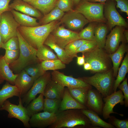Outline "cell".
Masks as SVG:
<instances>
[{"mask_svg":"<svg viewBox=\"0 0 128 128\" xmlns=\"http://www.w3.org/2000/svg\"><path fill=\"white\" fill-rule=\"evenodd\" d=\"M64 12L56 6L50 12L39 19L40 25L46 24L53 21L59 20L64 14Z\"/></svg>","mask_w":128,"mask_h":128,"instance_id":"obj_32","label":"cell"},{"mask_svg":"<svg viewBox=\"0 0 128 128\" xmlns=\"http://www.w3.org/2000/svg\"><path fill=\"white\" fill-rule=\"evenodd\" d=\"M19 50H5L4 57L7 63L9 65L18 58L19 54Z\"/></svg>","mask_w":128,"mask_h":128,"instance_id":"obj_43","label":"cell"},{"mask_svg":"<svg viewBox=\"0 0 128 128\" xmlns=\"http://www.w3.org/2000/svg\"><path fill=\"white\" fill-rule=\"evenodd\" d=\"M14 96L21 97L19 89L15 85L6 82L0 90V108L7 99Z\"/></svg>","mask_w":128,"mask_h":128,"instance_id":"obj_26","label":"cell"},{"mask_svg":"<svg viewBox=\"0 0 128 128\" xmlns=\"http://www.w3.org/2000/svg\"><path fill=\"white\" fill-rule=\"evenodd\" d=\"M73 2L75 4H78L80 0H72Z\"/></svg>","mask_w":128,"mask_h":128,"instance_id":"obj_53","label":"cell"},{"mask_svg":"<svg viewBox=\"0 0 128 128\" xmlns=\"http://www.w3.org/2000/svg\"><path fill=\"white\" fill-rule=\"evenodd\" d=\"M51 79L50 74L46 72L42 75L36 79L28 91L22 97V101L26 106L37 95L44 92L46 87Z\"/></svg>","mask_w":128,"mask_h":128,"instance_id":"obj_10","label":"cell"},{"mask_svg":"<svg viewBox=\"0 0 128 128\" xmlns=\"http://www.w3.org/2000/svg\"><path fill=\"white\" fill-rule=\"evenodd\" d=\"M3 43L2 41L1 37L0 34V49L1 48Z\"/></svg>","mask_w":128,"mask_h":128,"instance_id":"obj_52","label":"cell"},{"mask_svg":"<svg viewBox=\"0 0 128 128\" xmlns=\"http://www.w3.org/2000/svg\"><path fill=\"white\" fill-rule=\"evenodd\" d=\"M51 79L63 87L68 88L92 87V86L86 83L79 78H74L72 76H68L56 70L51 73Z\"/></svg>","mask_w":128,"mask_h":128,"instance_id":"obj_15","label":"cell"},{"mask_svg":"<svg viewBox=\"0 0 128 128\" xmlns=\"http://www.w3.org/2000/svg\"><path fill=\"white\" fill-rule=\"evenodd\" d=\"M1 14H0V27H1Z\"/></svg>","mask_w":128,"mask_h":128,"instance_id":"obj_56","label":"cell"},{"mask_svg":"<svg viewBox=\"0 0 128 128\" xmlns=\"http://www.w3.org/2000/svg\"><path fill=\"white\" fill-rule=\"evenodd\" d=\"M17 37L19 43V55L9 66L13 72L18 74L27 66L39 62L41 60L37 57V50L25 40L18 29Z\"/></svg>","mask_w":128,"mask_h":128,"instance_id":"obj_3","label":"cell"},{"mask_svg":"<svg viewBox=\"0 0 128 128\" xmlns=\"http://www.w3.org/2000/svg\"><path fill=\"white\" fill-rule=\"evenodd\" d=\"M98 47L95 41H89L81 46L77 50L76 53H82L89 52Z\"/></svg>","mask_w":128,"mask_h":128,"instance_id":"obj_42","label":"cell"},{"mask_svg":"<svg viewBox=\"0 0 128 128\" xmlns=\"http://www.w3.org/2000/svg\"><path fill=\"white\" fill-rule=\"evenodd\" d=\"M109 123L117 128H128V119L120 120L115 116H110L108 119Z\"/></svg>","mask_w":128,"mask_h":128,"instance_id":"obj_41","label":"cell"},{"mask_svg":"<svg viewBox=\"0 0 128 128\" xmlns=\"http://www.w3.org/2000/svg\"><path fill=\"white\" fill-rule=\"evenodd\" d=\"M23 0V1H24L26 2H27L30 1H31V0Z\"/></svg>","mask_w":128,"mask_h":128,"instance_id":"obj_55","label":"cell"},{"mask_svg":"<svg viewBox=\"0 0 128 128\" xmlns=\"http://www.w3.org/2000/svg\"><path fill=\"white\" fill-rule=\"evenodd\" d=\"M125 28L116 26L106 36L107 38L104 49L109 54L113 53L117 50L120 42H124L127 43L123 34Z\"/></svg>","mask_w":128,"mask_h":128,"instance_id":"obj_14","label":"cell"},{"mask_svg":"<svg viewBox=\"0 0 128 128\" xmlns=\"http://www.w3.org/2000/svg\"><path fill=\"white\" fill-rule=\"evenodd\" d=\"M11 0H0V14L9 11L11 9L9 7V3Z\"/></svg>","mask_w":128,"mask_h":128,"instance_id":"obj_47","label":"cell"},{"mask_svg":"<svg viewBox=\"0 0 128 128\" xmlns=\"http://www.w3.org/2000/svg\"><path fill=\"white\" fill-rule=\"evenodd\" d=\"M108 30L107 25L105 23H98L95 27L94 36L95 41L98 48H104Z\"/></svg>","mask_w":128,"mask_h":128,"instance_id":"obj_27","label":"cell"},{"mask_svg":"<svg viewBox=\"0 0 128 128\" xmlns=\"http://www.w3.org/2000/svg\"><path fill=\"white\" fill-rule=\"evenodd\" d=\"M114 78L112 69L105 72L96 73L92 76L79 78L89 85L94 87L103 97H105L114 92L113 87Z\"/></svg>","mask_w":128,"mask_h":128,"instance_id":"obj_4","label":"cell"},{"mask_svg":"<svg viewBox=\"0 0 128 128\" xmlns=\"http://www.w3.org/2000/svg\"><path fill=\"white\" fill-rule=\"evenodd\" d=\"M5 50H15L19 49V43L18 37H13L4 43L1 47Z\"/></svg>","mask_w":128,"mask_h":128,"instance_id":"obj_40","label":"cell"},{"mask_svg":"<svg viewBox=\"0 0 128 128\" xmlns=\"http://www.w3.org/2000/svg\"><path fill=\"white\" fill-rule=\"evenodd\" d=\"M88 26L82 30L78 33V35L81 39L88 41H95L94 36L95 27L98 23L92 22L89 23Z\"/></svg>","mask_w":128,"mask_h":128,"instance_id":"obj_35","label":"cell"},{"mask_svg":"<svg viewBox=\"0 0 128 128\" xmlns=\"http://www.w3.org/2000/svg\"><path fill=\"white\" fill-rule=\"evenodd\" d=\"M61 24L58 20L48 24L34 27L20 25L18 29L21 35L30 45L37 50L51 32Z\"/></svg>","mask_w":128,"mask_h":128,"instance_id":"obj_2","label":"cell"},{"mask_svg":"<svg viewBox=\"0 0 128 128\" xmlns=\"http://www.w3.org/2000/svg\"><path fill=\"white\" fill-rule=\"evenodd\" d=\"M84 69L86 70H90L92 69V67L91 64L89 63L85 62L83 64Z\"/></svg>","mask_w":128,"mask_h":128,"instance_id":"obj_49","label":"cell"},{"mask_svg":"<svg viewBox=\"0 0 128 128\" xmlns=\"http://www.w3.org/2000/svg\"><path fill=\"white\" fill-rule=\"evenodd\" d=\"M56 114V120L49 128H96L81 109L59 110Z\"/></svg>","mask_w":128,"mask_h":128,"instance_id":"obj_1","label":"cell"},{"mask_svg":"<svg viewBox=\"0 0 128 128\" xmlns=\"http://www.w3.org/2000/svg\"><path fill=\"white\" fill-rule=\"evenodd\" d=\"M18 74H14L4 59V56L0 55V80H5L10 84L14 85Z\"/></svg>","mask_w":128,"mask_h":128,"instance_id":"obj_24","label":"cell"},{"mask_svg":"<svg viewBox=\"0 0 128 128\" xmlns=\"http://www.w3.org/2000/svg\"><path fill=\"white\" fill-rule=\"evenodd\" d=\"M123 34L125 40L128 43V30L125 29L124 30Z\"/></svg>","mask_w":128,"mask_h":128,"instance_id":"obj_50","label":"cell"},{"mask_svg":"<svg viewBox=\"0 0 128 128\" xmlns=\"http://www.w3.org/2000/svg\"><path fill=\"white\" fill-rule=\"evenodd\" d=\"M115 6L114 0H108L105 3L104 15L109 30H111L116 26L125 28L128 27L127 23L117 11Z\"/></svg>","mask_w":128,"mask_h":128,"instance_id":"obj_8","label":"cell"},{"mask_svg":"<svg viewBox=\"0 0 128 128\" xmlns=\"http://www.w3.org/2000/svg\"><path fill=\"white\" fill-rule=\"evenodd\" d=\"M104 49L97 48L91 51L82 53L85 62L89 63L93 73L104 72L112 69L111 59Z\"/></svg>","mask_w":128,"mask_h":128,"instance_id":"obj_5","label":"cell"},{"mask_svg":"<svg viewBox=\"0 0 128 128\" xmlns=\"http://www.w3.org/2000/svg\"><path fill=\"white\" fill-rule=\"evenodd\" d=\"M64 87L51 79L44 90V96L45 98L61 100L64 93Z\"/></svg>","mask_w":128,"mask_h":128,"instance_id":"obj_21","label":"cell"},{"mask_svg":"<svg viewBox=\"0 0 128 128\" xmlns=\"http://www.w3.org/2000/svg\"><path fill=\"white\" fill-rule=\"evenodd\" d=\"M44 92L40 93L37 97L32 100L26 107L30 118L34 114L43 110L44 99Z\"/></svg>","mask_w":128,"mask_h":128,"instance_id":"obj_30","label":"cell"},{"mask_svg":"<svg viewBox=\"0 0 128 128\" xmlns=\"http://www.w3.org/2000/svg\"><path fill=\"white\" fill-rule=\"evenodd\" d=\"M56 118V113L44 111L32 115L30 118L29 123L31 127L44 128L53 124Z\"/></svg>","mask_w":128,"mask_h":128,"instance_id":"obj_16","label":"cell"},{"mask_svg":"<svg viewBox=\"0 0 128 128\" xmlns=\"http://www.w3.org/2000/svg\"><path fill=\"white\" fill-rule=\"evenodd\" d=\"M61 100L47 98L44 99V111L56 113L59 110Z\"/></svg>","mask_w":128,"mask_h":128,"instance_id":"obj_39","label":"cell"},{"mask_svg":"<svg viewBox=\"0 0 128 128\" xmlns=\"http://www.w3.org/2000/svg\"><path fill=\"white\" fill-rule=\"evenodd\" d=\"M77 64L79 65H83L85 63L84 55L83 54L81 56H77Z\"/></svg>","mask_w":128,"mask_h":128,"instance_id":"obj_48","label":"cell"},{"mask_svg":"<svg viewBox=\"0 0 128 128\" xmlns=\"http://www.w3.org/2000/svg\"><path fill=\"white\" fill-rule=\"evenodd\" d=\"M9 8L39 19L43 15L37 9L23 0H14L9 4Z\"/></svg>","mask_w":128,"mask_h":128,"instance_id":"obj_18","label":"cell"},{"mask_svg":"<svg viewBox=\"0 0 128 128\" xmlns=\"http://www.w3.org/2000/svg\"><path fill=\"white\" fill-rule=\"evenodd\" d=\"M72 0H58L55 6L64 12L72 10Z\"/></svg>","mask_w":128,"mask_h":128,"instance_id":"obj_44","label":"cell"},{"mask_svg":"<svg viewBox=\"0 0 128 128\" xmlns=\"http://www.w3.org/2000/svg\"><path fill=\"white\" fill-rule=\"evenodd\" d=\"M102 96L97 90L91 88L89 90L86 106L87 109L98 114L102 115L104 103Z\"/></svg>","mask_w":128,"mask_h":128,"instance_id":"obj_17","label":"cell"},{"mask_svg":"<svg viewBox=\"0 0 128 128\" xmlns=\"http://www.w3.org/2000/svg\"><path fill=\"white\" fill-rule=\"evenodd\" d=\"M60 22L68 29L73 31L82 29L86 25L89 23L82 14L73 10L64 14L60 19Z\"/></svg>","mask_w":128,"mask_h":128,"instance_id":"obj_12","label":"cell"},{"mask_svg":"<svg viewBox=\"0 0 128 128\" xmlns=\"http://www.w3.org/2000/svg\"><path fill=\"white\" fill-rule=\"evenodd\" d=\"M90 2H99L100 3H105L107 0H86Z\"/></svg>","mask_w":128,"mask_h":128,"instance_id":"obj_51","label":"cell"},{"mask_svg":"<svg viewBox=\"0 0 128 128\" xmlns=\"http://www.w3.org/2000/svg\"><path fill=\"white\" fill-rule=\"evenodd\" d=\"M4 81L2 80H0V84L3 83L4 82Z\"/></svg>","mask_w":128,"mask_h":128,"instance_id":"obj_54","label":"cell"},{"mask_svg":"<svg viewBox=\"0 0 128 128\" xmlns=\"http://www.w3.org/2000/svg\"><path fill=\"white\" fill-rule=\"evenodd\" d=\"M36 56L40 60H50L59 59L54 52L44 44L37 50Z\"/></svg>","mask_w":128,"mask_h":128,"instance_id":"obj_34","label":"cell"},{"mask_svg":"<svg viewBox=\"0 0 128 128\" xmlns=\"http://www.w3.org/2000/svg\"><path fill=\"white\" fill-rule=\"evenodd\" d=\"M41 65L45 71L48 70H55L58 69H63L65 68L64 63L59 59L50 60L42 61Z\"/></svg>","mask_w":128,"mask_h":128,"instance_id":"obj_36","label":"cell"},{"mask_svg":"<svg viewBox=\"0 0 128 128\" xmlns=\"http://www.w3.org/2000/svg\"><path fill=\"white\" fill-rule=\"evenodd\" d=\"M19 97L18 105L12 104L9 100H7L0 108V110L7 111L9 113L8 118L17 119L23 123L25 128H30L29 123L30 118L27 114L26 107L23 105L21 97Z\"/></svg>","mask_w":128,"mask_h":128,"instance_id":"obj_9","label":"cell"},{"mask_svg":"<svg viewBox=\"0 0 128 128\" xmlns=\"http://www.w3.org/2000/svg\"><path fill=\"white\" fill-rule=\"evenodd\" d=\"M117 2L116 7L119 8L121 11L128 15V0H114Z\"/></svg>","mask_w":128,"mask_h":128,"instance_id":"obj_46","label":"cell"},{"mask_svg":"<svg viewBox=\"0 0 128 128\" xmlns=\"http://www.w3.org/2000/svg\"><path fill=\"white\" fill-rule=\"evenodd\" d=\"M35 81L24 69L18 74L14 85L19 89L21 97H22L30 89Z\"/></svg>","mask_w":128,"mask_h":128,"instance_id":"obj_19","label":"cell"},{"mask_svg":"<svg viewBox=\"0 0 128 128\" xmlns=\"http://www.w3.org/2000/svg\"><path fill=\"white\" fill-rule=\"evenodd\" d=\"M61 101L59 110L64 111L72 109H87V107L77 101L70 94L68 88L65 89Z\"/></svg>","mask_w":128,"mask_h":128,"instance_id":"obj_20","label":"cell"},{"mask_svg":"<svg viewBox=\"0 0 128 128\" xmlns=\"http://www.w3.org/2000/svg\"><path fill=\"white\" fill-rule=\"evenodd\" d=\"M127 43L122 42L117 50L114 53L109 54V56L113 64V75L116 78L119 67L123 57L124 55L128 50V46Z\"/></svg>","mask_w":128,"mask_h":128,"instance_id":"obj_22","label":"cell"},{"mask_svg":"<svg viewBox=\"0 0 128 128\" xmlns=\"http://www.w3.org/2000/svg\"><path fill=\"white\" fill-rule=\"evenodd\" d=\"M105 3H94L84 0L75 10L82 14L89 22L105 23L106 20L103 13Z\"/></svg>","mask_w":128,"mask_h":128,"instance_id":"obj_6","label":"cell"},{"mask_svg":"<svg viewBox=\"0 0 128 128\" xmlns=\"http://www.w3.org/2000/svg\"><path fill=\"white\" fill-rule=\"evenodd\" d=\"M67 88L70 94L74 99L80 104L86 106L88 91L92 87Z\"/></svg>","mask_w":128,"mask_h":128,"instance_id":"obj_31","label":"cell"},{"mask_svg":"<svg viewBox=\"0 0 128 128\" xmlns=\"http://www.w3.org/2000/svg\"><path fill=\"white\" fill-rule=\"evenodd\" d=\"M82 112L89 119L92 124L96 128H115L111 124L103 120L95 112L88 109H81Z\"/></svg>","mask_w":128,"mask_h":128,"instance_id":"obj_29","label":"cell"},{"mask_svg":"<svg viewBox=\"0 0 128 128\" xmlns=\"http://www.w3.org/2000/svg\"><path fill=\"white\" fill-rule=\"evenodd\" d=\"M89 41L80 39L74 41L67 45L64 49L67 54L73 58L77 57L76 51L82 44Z\"/></svg>","mask_w":128,"mask_h":128,"instance_id":"obj_38","label":"cell"},{"mask_svg":"<svg viewBox=\"0 0 128 128\" xmlns=\"http://www.w3.org/2000/svg\"><path fill=\"white\" fill-rule=\"evenodd\" d=\"M50 34L56 43L64 49L70 42L81 39L78 33L66 29L62 26L57 27Z\"/></svg>","mask_w":128,"mask_h":128,"instance_id":"obj_11","label":"cell"},{"mask_svg":"<svg viewBox=\"0 0 128 128\" xmlns=\"http://www.w3.org/2000/svg\"><path fill=\"white\" fill-rule=\"evenodd\" d=\"M24 69L35 80L43 75L46 72L43 69L39 62L27 66Z\"/></svg>","mask_w":128,"mask_h":128,"instance_id":"obj_37","label":"cell"},{"mask_svg":"<svg viewBox=\"0 0 128 128\" xmlns=\"http://www.w3.org/2000/svg\"><path fill=\"white\" fill-rule=\"evenodd\" d=\"M44 44L53 50L56 54L58 58L65 64H69L73 60V58L67 54L64 49L56 43L50 34L45 40Z\"/></svg>","mask_w":128,"mask_h":128,"instance_id":"obj_23","label":"cell"},{"mask_svg":"<svg viewBox=\"0 0 128 128\" xmlns=\"http://www.w3.org/2000/svg\"><path fill=\"white\" fill-rule=\"evenodd\" d=\"M11 11L14 19L20 25L31 27L40 25L37 21V18H33L13 9H12Z\"/></svg>","mask_w":128,"mask_h":128,"instance_id":"obj_25","label":"cell"},{"mask_svg":"<svg viewBox=\"0 0 128 128\" xmlns=\"http://www.w3.org/2000/svg\"><path fill=\"white\" fill-rule=\"evenodd\" d=\"M127 80L128 78L124 79L123 82L119 85L118 87L123 93L125 99L124 105L126 107H128V86Z\"/></svg>","mask_w":128,"mask_h":128,"instance_id":"obj_45","label":"cell"},{"mask_svg":"<svg viewBox=\"0 0 128 128\" xmlns=\"http://www.w3.org/2000/svg\"><path fill=\"white\" fill-rule=\"evenodd\" d=\"M58 0H32L27 3L45 15L55 6Z\"/></svg>","mask_w":128,"mask_h":128,"instance_id":"obj_28","label":"cell"},{"mask_svg":"<svg viewBox=\"0 0 128 128\" xmlns=\"http://www.w3.org/2000/svg\"><path fill=\"white\" fill-rule=\"evenodd\" d=\"M19 26L11 11L1 14L0 34L3 43L11 38L17 37L18 28Z\"/></svg>","mask_w":128,"mask_h":128,"instance_id":"obj_7","label":"cell"},{"mask_svg":"<svg viewBox=\"0 0 128 128\" xmlns=\"http://www.w3.org/2000/svg\"><path fill=\"white\" fill-rule=\"evenodd\" d=\"M116 79L114 82L113 90L114 92L116 91L119 85L124 79L128 72V54L127 53L121 65L118 69Z\"/></svg>","mask_w":128,"mask_h":128,"instance_id":"obj_33","label":"cell"},{"mask_svg":"<svg viewBox=\"0 0 128 128\" xmlns=\"http://www.w3.org/2000/svg\"><path fill=\"white\" fill-rule=\"evenodd\" d=\"M124 96L122 91L120 90L114 92L110 95L104 97L103 100L105 103L102 109V115L104 119H107L110 117V114L114 113L122 116L123 114H119L113 110L114 107L117 104L120 103L121 105H124Z\"/></svg>","mask_w":128,"mask_h":128,"instance_id":"obj_13","label":"cell"}]
</instances>
